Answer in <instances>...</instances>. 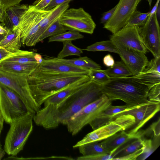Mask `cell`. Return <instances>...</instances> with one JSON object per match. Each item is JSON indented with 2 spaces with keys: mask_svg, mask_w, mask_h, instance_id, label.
Returning a JSON list of instances; mask_svg holds the SVG:
<instances>
[{
  "mask_svg": "<svg viewBox=\"0 0 160 160\" xmlns=\"http://www.w3.org/2000/svg\"><path fill=\"white\" fill-rule=\"evenodd\" d=\"M102 85L91 79L56 105L41 108L33 120L46 129L57 128L61 124L66 125L73 115L102 95Z\"/></svg>",
  "mask_w": 160,
  "mask_h": 160,
  "instance_id": "6da1fadb",
  "label": "cell"
},
{
  "mask_svg": "<svg viewBox=\"0 0 160 160\" xmlns=\"http://www.w3.org/2000/svg\"><path fill=\"white\" fill-rule=\"evenodd\" d=\"M154 85L145 83L133 76L111 78L102 85V92L111 101L120 100L132 107L149 101L148 94Z\"/></svg>",
  "mask_w": 160,
  "mask_h": 160,
  "instance_id": "7a4b0ae2",
  "label": "cell"
},
{
  "mask_svg": "<svg viewBox=\"0 0 160 160\" xmlns=\"http://www.w3.org/2000/svg\"><path fill=\"white\" fill-rule=\"evenodd\" d=\"M88 76L77 73L47 72L35 70L28 77V82L33 98L41 107L51 96Z\"/></svg>",
  "mask_w": 160,
  "mask_h": 160,
  "instance_id": "3957f363",
  "label": "cell"
},
{
  "mask_svg": "<svg viewBox=\"0 0 160 160\" xmlns=\"http://www.w3.org/2000/svg\"><path fill=\"white\" fill-rule=\"evenodd\" d=\"M33 116L28 112L10 124L4 146V150L8 155L16 156L23 150L33 130Z\"/></svg>",
  "mask_w": 160,
  "mask_h": 160,
  "instance_id": "277c9868",
  "label": "cell"
},
{
  "mask_svg": "<svg viewBox=\"0 0 160 160\" xmlns=\"http://www.w3.org/2000/svg\"><path fill=\"white\" fill-rule=\"evenodd\" d=\"M112 101L104 94L73 115L66 126L68 132L75 135L112 104Z\"/></svg>",
  "mask_w": 160,
  "mask_h": 160,
  "instance_id": "5b68a950",
  "label": "cell"
},
{
  "mask_svg": "<svg viewBox=\"0 0 160 160\" xmlns=\"http://www.w3.org/2000/svg\"><path fill=\"white\" fill-rule=\"evenodd\" d=\"M135 122V118L132 115H119L113 120L88 133L75 144L73 148H77L87 143L104 140L119 132L129 129Z\"/></svg>",
  "mask_w": 160,
  "mask_h": 160,
  "instance_id": "8992f818",
  "label": "cell"
},
{
  "mask_svg": "<svg viewBox=\"0 0 160 160\" xmlns=\"http://www.w3.org/2000/svg\"><path fill=\"white\" fill-rule=\"evenodd\" d=\"M28 77L0 70V83L16 92L23 102L28 112L34 115L41 107L37 103L31 93Z\"/></svg>",
  "mask_w": 160,
  "mask_h": 160,
  "instance_id": "52a82bcc",
  "label": "cell"
},
{
  "mask_svg": "<svg viewBox=\"0 0 160 160\" xmlns=\"http://www.w3.org/2000/svg\"><path fill=\"white\" fill-rule=\"evenodd\" d=\"M0 112L4 121L9 124L28 112L23 102L18 95L1 83Z\"/></svg>",
  "mask_w": 160,
  "mask_h": 160,
  "instance_id": "ba28073f",
  "label": "cell"
},
{
  "mask_svg": "<svg viewBox=\"0 0 160 160\" xmlns=\"http://www.w3.org/2000/svg\"><path fill=\"white\" fill-rule=\"evenodd\" d=\"M60 21L70 30L89 34L93 33L96 26L92 16L82 8L67 9L60 17Z\"/></svg>",
  "mask_w": 160,
  "mask_h": 160,
  "instance_id": "9c48e42d",
  "label": "cell"
},
{
  "mask_svg": "<svg viewBox=\"0 0 160 160\" xmlns=\"http://www.w3.org/2000/svg\"><path fill=\"white\" fill-rule=\"evenodd\" d=\"M156 12L149 15L145 24L139 27L143 44L154 58L160 57V28Z\"/></svg>",
  "mask_w": 160,
  "mask_h": 160,
  "instance_id": "30bf717a",
  "label": "cell"
},
{
  "mask_svg": "<svg viewBox=\"0 0 160 160\" xmlns=\"http://www.w3.org/2000/svg\"><path fill=\"white\" fill-rule=\"evenodd\" d=\"M141 0H119L112 16L103 28L114 34L124 27L128 20L137 10Z\"/></svg>",
  "mask_w": 160,
  "mask_h": 160,
  "instance_id": "8fae6325",
  "label": "cell"
},
{
  "mask_svg": "<svg viewBox=\"0 0 160 160\" xmlns=\"http://www.w3.org/2000/svg\"><path fill=\"white\" fill-rule=\"evenodd\" d=\"M114 44L122 47L132 49L146 54L147 50L142 42L139 27H124L110 37Z\"/></svg>",
  "mask_w": 160,
  "mask_h": 160,
  "instance_id": "7c38bea8",
  "label": "cell"
},
{
  "mask_svg": "<svg viewBox=\"0 0 160 160\" xmlns=\"http://www.w3.org/2000/svg\"><path fill=\"white\" fill-rule=\"evenodd\" d=\"M51 11V9H39L33 5H28L21 18L18 28L21 32V39L28 34L34 37L40 26Z\"/></svg>",
  "mask_w": 160,
  "mask_h": 160,
  "instance_id": "4fadbf2b",
  "label": "cell"
},
{
  "mask_svg": "<svg viewBox=\"0 0 160 160\" xmlns=\"http://www.w3.org/2000/svg\"><path fill=\"white\" fill-rule=\"evenodd\" d=\"M160 109V102L149 101L145 103L121 113L123 114H129L133 116L135 122L126 132L134 134L139 130L149 120L158 112Z\"/></svg>",
  "mask_w": 160,
  "mask_h": 160,
  "instance_id": "5bb4252c",
  "label": "cell"
},
{
  "mask_svg": "<svg viewBox=\"0 0 160 160\" xmlns=\"http://www.w3.org/2000/svg\"><path fill=\"white\" fill-rule=\"evenodd\" d=\"M114 45L118 54L132 76L138 75L144 71L149 61L145 54L132 49Z\"/></svg>",
  "mask_w": 160,
  "mask_h": 160,
  "instance_id": "9a60e30c",
  "label": "cell"
},
{
  "mask_svg": "<svg viewBox=\"0 0 160 160\" xmlns=\"http://www.w3.org/2000/svg\"><path fill=\"white\" fill-rule=\"evenodd\" d=\"M42 72L62 73H77L87 74L88 69L76 67L63 62L57 58L42 59L35 69Z\"/></svg>",
  "mask_w": 160,
  "mask_h": 160,
  "instance_id": "2e32d148",
  "label": "cell"
},
{
  "mask_svg": "<svg viewBox=\"0 0 160 160\" xmlns=\"http://www.w3.org/2000/svg\"><path fill=\"white\" fill-rule=\"evenodd\" d=\"M144 136V131L131 134L125 130L118 132L101 142L102 146L112 156L116 149L129 141Z\"/></svg>",
  "mask_w": 160,
  "mask_h": 160,
  "instance_id": "e0dca14e",
  "label": "cell"
},
{
  "mask_svg": "<svg viewBox=\"0 0 160 160\" xmlns=\"http://www.w3.org/2000/svg\"><path fill=\"white\" fill-rule=\"evenodd\" d=\"M28 6L19 4L5 8L1 23L3 26L7 30L13 31L18 29L21 18L27 9Z\"/></svg>",
  "mask_w": 160,
  "mask_h": 160,
  "instance_id": "ac0fdd59",
  "label": "cell"
},
{
  "mask_svg": "<svg viewBox=\"0 0 160 160\" xmlns=\"http://www.w3.org/2000/svg\"><path fill=\"white\" fill-rule=\"evenodd\" d=\"M137 106L130 107L126 105L114 106L111 104L100 113L89 124L94 130L113 120L121 113Z\"/></svg>",
  "mask_w": 160,
  "mask_h": 160,
  "instance_id": "d6986e66",
  "label": "cell"
},
{
  "mask_svg": "<svg viewBox=\"0 0 160 160\" xmlns=\"http://www.w3.org/2000/svg\"><path fill=\"white\" fill-rule=\"evenodd\" d=\"M91 80L87 77L72 83L48 98L43 103L44 106L56 105L70 94L78 89Z\"/></svg>",
  "mask_w": 160,
  "mask_h": 160,
  "instance_id": "ffe728a7",
  "label": "cell"
},
{
  "mask_svg": "<svg viewBox=\"0 0 160 160\" xmlns=\"http://www.w3.org/2000/svg\"><path fill=\"white\" fill-rule=\"evenodd\" d=\"M68 2L62 3L51 9L50 14L40 26L38 31L31 44L34 46L38 42L39 39L47 28L61 15L69 7Z\"/></svg>",
  "mask_w": 160,
  "mask_h": 160,
  "instance_id": "44dd1931",
  "label": "cell"
},
{
  "mask_svg": "<svg viewBox=\"0 0 160 160\" xmlns=\"http://www.w3.org/2000/svg\"><path fill=\"white\" fill-rule=\"evenodd\" d=\"M42 59V56L38 53L32 51L20 49L0 60V64L35 62L40 63Z\"/></svg>",
  "mask_w": 160,
  "mask_h": 160,
  "instance_id": "7402d4cb",
  "label": "cell"
},
{
  "mask_svg": "<svg viewBox=\"0 0 160 160\" xmlns=\"http://www.w3.org/2000/svg\"><path fill=\"white\" fill-rule=\"evenodd\" d=\"M38 62L0 64V70L7 72L28 76L37 68Z\"/></svg>",
  "mask_w": 160,
  "mask_h": 160,
  "instance_id": "603a6c76",
  "label": "cell"
},
{
  "mask_svg": "<svg viewBox=\"0 0 160 160\" xmlns=\"http://www.w3.org/2000/svg\"><path fill=\"white\" fill-rule=\"evenodd\" d=\"M7 30L5 36L0 42V47L11 52H17L21 46L20 31L19 29Z\"/></svg>",
  "mask_w": 160,
  "mask_h": 160,
  "instance_id": "cb8c5ba5",
  "label": "cell"
},
{
  "mask_svg": "<svg viewBox=\"0 0 160 160\" xmlns=\"http://www.w3.org/2000/svg\"><path fill=\"white\" fill-rule=\"evenodd\" d=\"M103 71L110 77L120 78L132 76V74L122 61H116L111 67H109Z\"/></svg>",
  "mask_w": 160,
  "mask_h": 160,
  "instance_id": "d4e9b609",
  "label": "cell"
},
{
  "mask_svg": "<svg viewBox=\"0 0 160 160\" xmlns=\"http://www.w3.org/2000/svg\"><path fill=\"white\" fill-rule=\"evenodd\" d=\"M58 59L65 63L87 69H101V68L99 65L87 56L71 59Z\"/></svg>",
  "mask_w": 160,
  "mask_h": 160,
  "instance_id": "484cf974",
  "label": "cell"
},
{
  "mask_svg": "<svg viewBox=\"0 0 160 160\" xmlns=\"http://www.w3.org/2000/svg\"><path fill=\"white\" fill-rule=\"evenodd\" d=\"M79 152L83 156L91 155L100 153H108L109 152L98 141L87 143L78 146Z\"/></svg>",
  "mask_w": 160,
  "mask_h": 160,
  "instance_id": "4316f807",
  "label": "cell"
},
{
  "mask_svg": "<svg viewBox=\"0 0 160 160\" xmlns=\"http://www.w3.org/2000/svg\"><path fill=\"white\" fill-rule=\"evenodd\" d=\"M144 147L143 153L140 156L139 159L144 160L149 157L158 147L160 145V136H153L152 139H147L142 137Z\"/></svg>",
  "mask_w": 160,
  "mask_h": 160,
  "instance_id": "83f0119b",
  "label": "cell"
},
{
  "mask_svg": "<svg viewBox=\"0 0 160 160\" xmlns=\"http://www.w3.org/2000/svg\"><path fill=\"white\" fill-rule=\"evenodd\" d=\"M67 30L70 29L61 23L59 17L47 28L40 37L39 42H42L48 37L65 32Z\"/></svg>",
  "mask_w": 160,
  "mask_h": 160,
  "instance_id": "f1b7e54d",
  "label": "cell"
},
{
  "mask_svg": "<svg viewBox=\"0 0 160 160\" xmlns=\"http://www.w3.org/2000/svg\"><path fill=\"white\" fill-rule=\"evenodd\" d=\"M83 50L87 51H108L118 54L116 47L110 40L97 42L88 46Z\"/></svg>",
  "mask_w": 160,
  "mask_h": 160,
  "instance_id": "f546056e",
  "label": "cell"
},
{
  "mask_svg": "<svg viewBox=\"0 0 160 160\" xmlns=\"http://www.w3.org/2000/svg\"><path fill=\"white\" fill-rule=\"evenodd\" d=\"M71 41H68L62 42V49L58 54L57 58L63 59L65 57L72 55L80 56L83 53V49L76 46Z\"/></svg>",
  "mask_w": 160,
  "mask_h": 160,
  "instance_id": "4dcf8cb0",
  "label": "cell"
},
{
  "mask_svg": "<svg viewBox=\"0 0 160 160\" xmlns=\"http://www.w3.org/2000/svg\"><path fill=\"white\" fill-rule=\"evenodd\" d=\"M84 36L80 34L79 32L69 30L67 32L55 35L50 37L48 39V42H61L72 41L77 39L83 38Z\"/></svg>",
  "mask_w": 160,
  "mask_h": 160,
  "instance_id": "1f68e13d",
  "label": "cell"
},
{
  "mask_svg": "<svg viewBox=\"0 0 160 160\" xmlns=\"http://www.w3.org/2000/svg\"><path fill=\"white\" fill-rule=\"evenodd\" d=\"M149 15V12L143 13L136 10L132 13L125 27H141L145 24Z\"/></svg>",
  "mask_w": 160,
  "mask_h": 160,
  "instance_id": "d6a6232c",
  "label": "cell"
},
{
  "mask_svg": "<svg viewBox=\"0 0 160 160\" xmlns=\"http://www.w3.org/2000/svg\"><path fill=\"white\" fill-rule=\"evenodd\" d=\"M133 76L148 84L154 85L160 83V73L156 72L144 71L140 74Z\"/></svg>",
  "mask_w": 160,
  "mask_h": 160,
  "instance_id": "836d02e7",
  "label": "cell"
},
{
  "mask_svg": "<svg viewBox=\"0 0 160 160\" xmlns=\"http://www.w3.org/2000/svg\"><path fill=\"white\" fill-rule=\"evenodd\" d=\"M88 75L91 80L102 85L108 82L111 78L101 69H89Z\"/></svg>",
  "mask_w": 160,
  "mask_h": 160,
  "instance_id": "e575fe53",
  "label": "cell"
},
{
  "mask_svg": "<svg viewBox=\"0 0 160 160\" xmlns=\"http://www.w3.org/2000/svg\"><path fill=\"white\" fill-rule=\"evenodd\" d=\"M112 156L108 153H100L88 156H82L78 157L77 160H110L112 159Z\"/></svg>",
  "mask_w": 160,
  "mask_h": 160,
  "instance_id": "d590c367",
  "label": "cell"
},
{
  "mask_svg": "<svg viewBox=\"0 0 160 160\" xmlns=\"http://www.w3.org/2000/svg\"><path fill=\"white\" fill-rule=\"evenodd\" d=\"M149 101L160 102V83L153 86L148 94Z\"/></svg>",
  "mask_w": 160,
  "mask_h": 160,
  "instance_id": "8d00e7d4",
  "label": "cell"
},
{
  "mask_svg": "<svg viewBox=\"0 0 160 160\" xmlns=\"http://www.w3.org/2000/svg\"><path fill=\"white\" fill-rule=\"evenodd\" d=\"M160 119L154 122L151 125L150 127L147 130L144 131V135H150L152 133L153 137H158L160 136Z\"/></svg>",
  "mask_w": 160,
  "mask_h": 160,
  "instance_id": "74e56055",
  "label": "cell"
},
{
  "mask_svg": "<svg viewBox=\"0 0 160 160\" xmlns=\"http://www.w3.org/2000/svg\"><path fill=\"white\" fill-rule=\"evenodd\" d=\"M144 71L154 72L160 73V57L154 58L148 61Z\"/></svg>",
  "mask_w": 160,
  "mask_h": 160,
  "instance_id": "f35d334b",
  "label": "cell"
},
{
  "mask_svg": "<svg viewBox=\"0 0 160 160\" xmlns=\"http://www.w3.org/2000/svg\"><path fill=\"white\" fill-rule=\"evenodd\" d=\"M144 148V147H143L132 153L125 156L113 158L112 160H129L136 159L143 153Z\"/></svg>",
  "mask_w": 160,
  "mask_h": 160,
  "instance_id": "ab89813d",
  "label": "cell"
},
{
  "mask_svg": "<svg viewBox=\"0 0 160 160\" xmlns=\"http://www.w3.org/2000/svg\"><path fill=\"white\" fill-rule=\"evenodd\" d=\"M23 0H0V8L4 10L9 7L19 4Z\"/></svg>",
  "mask_w": 160,
  "mask_h": 160,
  "instance_id": "60d3db41",
  "label": "cell"
},
{
  "mask_svg": "<svg viewBox=\"0 0 160 160\" xmlns=\"http://www.w3.org/2000/svg\"><path fill=\"white\" fill-rule=\"evenodd\" d=\"M116 7V5L110 10L103 14L100 20L101 23L105 24L108 21L113 13Z\"/></svg>",
  "mask_w": 160,
  "mask_h": 160,
  "instance_id": "b9f144b4",
  "label": "cell"
},
{
  "mask_svg": "<svg viewBox=\"0 0 160 160\" xmlns=\"http://www.w3.org/2000/svg\"><path fill=\"white\" fill-rule=\"evenodd\" d=\"M74 0H52L44 10H51L56 6L63 3L68 2Z\"/></svg>",
  "mask_w": 160,
  "mask_h": 160,
  "instance_id": "7bdbcfd3",
  "label": "cell"
},
{
  "mask_svg": "<svg viewBox=\"0 0 160 160\" xmlns=\"http://www.w3.org/2000/svg\"><path fill=\"white\" fill-rule=\"evenodd\" d=\"M52 0H39L33 4L37 8L44 10Z\"/></svg>",
  "mask_w": 160,
  "mask_h": 160,
  "instance_id": "ee69618b",
  "label": "cell"
},
{
  "mask_svg": "<svg viewBox=\"0 0 160 160\" xmlns=\"http://www.w3.org/2000/svg\"><path fill=\"white\" fill-rule=\"evenodd\" d=\"M103 62L106 67H111L113 65L115 62L112 56L110 54H108L103 58Z\"/></svg>",
  "mask_w": 160,
  "mask_h": 160,
  "instance_id": "f6af8a7d",
  "label": "cell"
},
{
  "mask_svg": "<svg viewBox=\"0 0 160 160\" xmlns=\"http://www.w3.org/2000/svg\"><path fill=\"white\" fill-rule=\"evenodd\" d=\"M13 52H11L6 49L0 47V61Z\"/></svg>",
  "mask_w": 160,
  "mask_h": 160,
  "instance_id": "bcb514c9",
  "label": "cell"
},
{
  "mask_svg": "<svg viewBox=\"0 0 160 160\" xmlns=\"http://www.w3.org/2000/svg\"><path fill=\"white\" fill-rule=\"evenodd\" d=\"M159 1L160 0H157L155 4L153 7L152 9L149 12V15H152L156 12L158 5L159 4Z\"/></svg>",
  "mask_w": 160,
  "mask_h": 160,
  "instance_id": "7dc6e473",
  "label": "cell"
},
{
  "mask_svg": "<svg viewBox=\"0 0 160 160\" xmlns=\"http://www.w3.org/2000/svg\"><path fill=\"white\" fill-rule=\"evenodd\" d=\"M155 13L157 20L159 23L160 19V5L159 4L158 5L157 9Z\"/></svg>",
  "mask_w": 160,
  "mask_h": 160,
  "instance_id": "c3c4849f",
  "label": "cell"
},
{
  "mask_svg": "<svg viewBox=\"0 0 160 160\" xmlns=\"http://www.w3.org/2000/svg\"><path fill=\"white\" fill-rule=\"evenodd\" d=\"M7 31V30L3 26L2 23H0V34H3L6 33Z\"/></svg>",
  "mask_w": 160,
  "mask_h": 160,
  "instance_id": "681fc988",
  "label": "cell"
},
{
  "mask_svg": "<svg viewBox=\"0 0 160 160\" xmlns=\"http://www.w3.org/2000/svg\"><path fill=\"white\" fill-rule=\"evenodd\" d=\"M4 10L0 8V22L1 23L2 21V18L4 12Z\"/></svg>",
  "mask_w": 160,
  "mask_h": 160,
  "instance_id": "f907efd6",
  "label": "cell"
},
{
  "mask_svg": "<svg viewBox=\"0 0 160 160\" xmlns=\"http://www.w3.org/2000/svg\"><path fill=\"white\" fill-rule=\"evenodd\" d=\"M5 153L4 149H2L0 150V160H1L4 156Z\"/></svg>",
  "mask_w": 160,
  "mask_h": 160,
  "instance_id": "816d5d0a",
  "label": "cell"
},
{
  "mask_svg": "<svg viewBox=\"0 0 160 160\" xmlns=\"http://www.w3.org/2000/svg\"><path fill=\"white\" fill-rule=\"evenodd\" d=\"M4 122V121L3 119H2V120L1 122H0V135H1L2 131L3 128Z\"/></svg>",
  "mask_w": 160,
  "mask_h": 160,
  "instance_id": "f5cc1de1",
  "label": "cell"
},
{
  "mask_svg": "<svg viewBox=\"0 0 160 160\" xmlns=\"http://www.w3.org/2000/svg\"><path fill=\"white\" fill-rule=\"evenodd\" d=\"M6 33L3 34H0V42L4 38Z\"/></svg>",
  "mask_w": 160,
  "mask_h": 160,
  "instance_id": "db71d44e",
  "label": "cell"
},
{
  "mask_svg": "<svg viewBox=\"0 0 160 160\" xmlns=\"http://www.w3.org/2000/svg\"><path fill=\"white\" fill-rule=\"evenodd\" d=\"M149 3L150 9L151 8L152 0H147Z\"/></svg>",
  "mask_w": 160,
  "mask_h": 160,
  "instance_id": "11a10c76",
  "label": "cell"
},
{
  "mask_svg": "<svg viewBox=\"0 0 160 160\" xmlns=\"http://www.w3.org/2000/svg\"><path fill=\"white\" fill-rule=\"evenodd\" d=\"M2 119L3 118H2V116H1V113H0V122H1L2 120Z\"/></svg>",
  "mask_w": 160,
  "mask_h": 160,
  "instance_id": "9f6ffc18",
  "label": "cell"
},
{
  "mask_svg": "<svg viewBox=\"0 0 160 160\" xmlns=\"http://www.w3.org/2000/svg\"><path fill=\"white\" fill-rule=\"evenodd\" d=\"M2 149V145L1 144V143H0V150Z\"/></svg>",
  "mask_w": 160,
  "mask_h": 160,
  "instance_id": "6f0895ef",
  "label": "cell"
}]
</instances>
